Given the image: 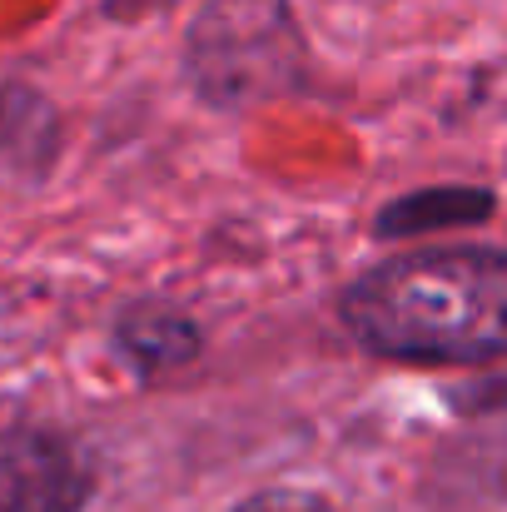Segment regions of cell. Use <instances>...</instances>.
I'll list each match as a JSON object with an SVG mask.
<instances>
[{
	"label": "cell",
	"mask_w": 507,
	"mask_h": 512,
	"mask_svg": "<svg viewBox=\"0 0 507 512\" xmlns=\"http://www.w3.org/2000/svg\"><path fill=\"white\" fill-rule=\"evenodd\" d=\"M343 329L388 363L483 368L507 353V254L428 244L368 264L338 294Z\"/></svg>",
	"instance_id": "1"
},
{
	"label": "cell",
	"mask_w": 507,
	"mask_h": 512,
	"mask_svg": "<svg viewBox=\"0 0 507 512\" xmlns=\"http://www.w3.org/2000/svg\"><path fill=\"white\" fill-rule=\"evenodd\" d=\"M184 70L204 105L249 110L299 90L304 40L284 0H214L189 25Z\"/></svg>",
	"instance_id": "2"
},
{
	"label": "cell",
	"mask_w": 507,
	"mask_h": 512,
	"mask_svg": "<svg viewBox=\"0 0 507 512\" xmlns=\"http://www.w3.org/2000/svg\"><path fill=\"white\" fill-rule=\"evenodd\" d=\"M100 468L55 423H0V512H85Z\"/></svg>",
	"instance_id": "3"
},
{
	"label": "cell",
	"mask_w": 507,
	"mask_h": 512,
	"mask_svg": "<svg viewBox=\"0 0 507 512\" xmlns=\"http://www.w3.org/2000/svg\"><path fill=\"white\" fill-rule=\"evenodd\" d=\"M110 343L140 383H160L184 373L204 353V329L194 314L174 309L165 299H135L115 314Z\"/></svg>",
	"instance_id": "4"
},
{
	"label": "cell",
	"mask_w": 507,
	"mask_h": 512,
	"mask_svg": "<svg viewBox=\"0 0 507 512\" xmlns=\"http://www.w3.org/2000/svg\"><path fill=\"white\" fill-rule=\"evenodd\" d=\"M498 214V194L483 184H428L388 199L373 214V239H423L438 229H463V224H488Z\"/></svg>",
	"instance_id": "5"
},
{
	"label": "cell",
	"mask_w": 507,
	"mask_h": 512,
	"mask_svg": "<svg viewBox=\"0 0 507 512\" xmlns=\"http://www.w3.org/2000/svg\"><path fill=\"white\" fill-rule=\"evenodd\" d=\"M229 512H338L324 493H309V488H264V493H249L244 503H234Z\"/></svg>",
	"instance_id": "6"
}]
</instances>
